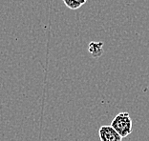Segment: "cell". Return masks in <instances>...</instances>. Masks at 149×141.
I'll return each mask as SVG.
<instances>
[{
  "mask_svg": "<svg viewBox=\"0 0 149 141\" xmlns=\"http://www.w3.org/2000/svg\"><path fill=\"white\" fill-rule=\"evenodd\" d=\"M111 126L121 135L126 137L132 133V119L128 113H120L112 120Z\"/></svg>",
  "mask_w": 149,
  "mask_h": 141,
  "instance_id": "1",
  "label": "cell"
},
{
  "mask_svg": "<svg viewBox=\"0 0 149 141\" xmlns=\"http://www.w3.org/2000/svg\"><path fill=\"white\" fill-rule=\"evenodd\" d=\"M100 141H123V137L111 125L101 126L99 130Z\"/></svg>",
  "mask_w": 149,
  "mask_h": 141,
  "instance_id": "2",
  "label": "cell"
},
{
  "mask_svg": "<svg viewBox=\"0 0 149 141\" xmlns=\"http://www.w3.org/2000/svg\"><path fill=\"white\" fill-rule=\"evenodd\" d=\"M87 2V0H63V3L66 7H68L71 10H77L81 6L84 5Z\"/></svg>",
  "mask_w": 149,
  "mask_h": 141,
  "instance_id": "4",
  "label": "cell"
},
{
  "mask_svg": "<svg viewBox=\"0 0 149 141\" xmlns=\"http://www.w3.org/2000/svg\"><path fill=\"white\" fill-rule=\"evenodd\" d=\"M88 52L94 58H97L103 53V43L102 42H91L88 46Z\"/></svg>",
  "mask_w": 149,
  "mask_h": 141,
  "instance_id": "3",
  "label": "cell"
}]
</instances>
